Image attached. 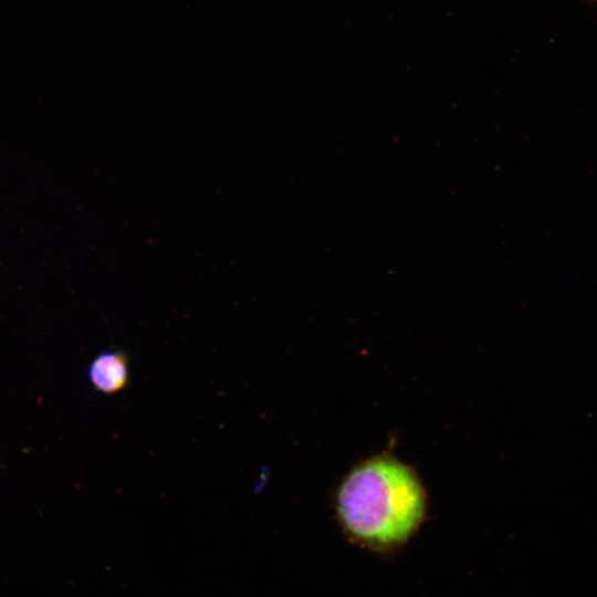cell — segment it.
Listing matches in <instances>:
<instances>
[{
	"mask_svg": "<svg viewBox=\"0 0 597 597\" xmlns=\"http://www.w3.org/2000/svg\"><path fill=\"white\" fill-rule=\"evenodd\" d=\"M594 1H597V0H594Z\"/></svg>",
	"mask_w": 597,
	"mask_h": 597,
	"instance_id": "3957f363",
	"label": "cell"
},
{
	"mask_svg": "<svg viewBox=\"0 0 597 597\" xmlns=\"http://www.w3.org/2000/svg\"><path fill=\"white\" fill-rule=\"evenodd\" d=\"M88 379L103 394L124 389L129 380V362L123 350H106L97 355L88 366Z\"/></svg>",
	"mask_w": 597,
	"mask_h": 597,
	"instance_id": "7a4b0ae2",
	"label": "cell"
},
{
	"mask_svg": "<svg viewBox=\"0 0 597 597\" xmlns=\"http://www.w3.org/2000/svg\"><path fill=\"white\" fill-rule=\"evenodd\" d=\"M346 536L363 548L389 553L405 545L425 516V493L411 469L386 457L350 471L336 494Z\"/></svg>",
	"mask_w": 597,
	"mask_h": 597,
	"instance_id": "6da1fadb",
	"label": "cell"
}]
</instances>
